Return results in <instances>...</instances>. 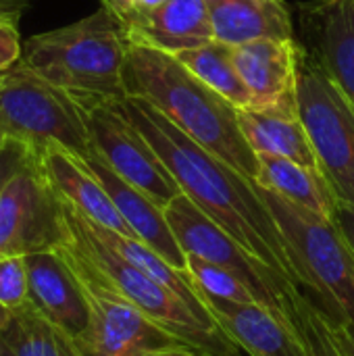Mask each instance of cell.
Here are the masks:
<instances>
[{"mask_svg":"<svg viewBox=\"0 0 354 356\" xmlns=\"http://www.w3.org/2000/svg\"><path fill=\"white\" fill-rule=\"evenodd\" d=\"M117 104L159 152L182 192L246 250L296 284L277 223L257 181L196 144L148 102L121 98Z\"/></svg>","mask_w":354,"mask_h":356,"instance_id":"6da1fadb","label":"cell"},{"mask_svg":"<svg viewBox=\"0 0 354 356\" xmlns=\"http://www.w3.org/2000/svg\"><path fill=\"white\" fill-rule=\"evenodd\" d=\"M123 90L154 106L196 144L238 169L248 179L259 175V154L246 142L238 108L190 73L173 54L129 40Z\"/></svg>","mask_w":354,"mask_h":356,"instance_id":"7a4b0ae2","label":"cell"},{"mask_svg":"<svg viewBox=\"0 0 354 356\" xmlns=\"http://www.w3.org/2000/svg\"><path fill=\"white\" fill-rule=\"evenodd\" d=\"M125 23L100 6L92 15L23 42L21 65L81 100L115 102L125 96Z\"/></svg>","mask_w":354,"mask_h":356,"instance_id":"3957f363","label":"cell"},{"mask_svg":"<svg viewBox=\"0 0 354 356\" xmlns=\"http://www.w3.org/2000/svg\"><path fill=\"white\" fill-rule=\"evenodd\" d=\"M259 192L277 223L298 288L315 296L313 305L332 325L354 323V252L336 219L298 207L263 186Z\"/></svg>","mask_w":354,"mask_h":356,"instance_id":"277c9868","label":"cell"},{"mask_svg":"<svg viewBox=\"0 0 354 356\" xmlns=\"http://www.w3.org/2000/svg\"><path fill=\"white\" fill-rule=\"evenodd\" d=\"M61 211L67 238L98 273L146 317L204 356H240L238 344H234L219 325L200 319L184 298L121 259L88 227L86 219L75 209L61 200Z\"/></svg>","mask_w":354,"mask_h":356,"instance_id":"5b68a950","label":"cell"},{"mask_svg":"<svg viewBox=\"0 0 354 356\" xmlns=\"http://www.w3.org/2000/svg\"><path fill=\"white\" fill-rule=\"evenodd\" d=\"M165 215L186 257H198L207 263L227 269L248 286L261 305L277 313L286 323L303 334V292L296 284L246 250L221 225L207 217L186 194L169 202L165 207Z\"/></svg>","mask_w":354,"mask_h":356,"instance_id":"8992f818","label":"cell"},{"mask_svg":"<svg viewBox=\"0 0 354 356\" xmlns=\"http://www.w3.org/2000/svg\"><path fill=\"white\" fill-rule=\"evenodd\" d=\"M54 250L73 271L88 302L90 321L81 338L75 342L81 356H142L186 344L121 296L77 250L67 234H63Z\"/></svg>","mask_w":354,"mask_h":356,"instance_id":"52a82bcc","label":"cell"},{"mask_svg":"<svg viewBox=\"0 0 354 356\" xmlns=\"http://www.w3.org/2000/svg\"><path fill=\"white\" fill-rule=\"evenodd\" d=\"M0 129L33 152L46 144H61L79 156L92 152L79 100L21 63L0 73Z\"/></svg>","mask_w":354,"mask_h":356,"instance_id":"ba28073f","label":"cell"},{"mask_svg":"<svg viewBox=\"0 0 354 356\" xmlns=\"http://www.w3.org/2000/svg\"><path fill=\"white\" fill-rule=\"evenodd\" d=\"M296 102L338 204L354 207V108L317 58L300 52Z\"/></svg>","mask_w":354,"mask_h":356,"instance_id":"9c48e42d","label":"cell"},{"mask_svg":"<svg viewBox=\"0 0 354 356\" xmlns=\"http://www.w3.org/2000/svg\"><path fill=\"white\" fill-rule=\"evenodd\" d=\"M77 100L86 115L90 154H96L119 177L148 194L163 209L184 194L159 152L125 117L117 100Z\"/></svg>","mask_w":354,"mask_h":356,"instance_id":"30bf717a","label":"cell"},{"mask_svg":"<svg viewBox=\"0 0 354 356\" xmlns=\"http://www.w3.org/2000/svg\"><path fill=\"white\" fill-rule=\"evenodd\" d=\"M65 234L61 200L35 152L0 192V261L54 248Z\"/></svg>","mask_w":354,"mask_h":356,"instance_id":"8fae6325","label":"cell"},{"mask_svg":"<svg viewBox=\"0 0 354 356\" xmlns=\"http://www.w3.org/2000/svg\"><path fill=\"white\" fill-rule=\"evenodd\" d=\"M35 159L48 186L65 204L106 229L136 238L83 156L61 144H46L35 150Z\"/></svg>","mask_w":354,"mask_h":356,"instance_id":"7c38bea8","label":"cell"},{"mask_svg":"<svg viewBox=\"0 0 354 356\" xmlns=\"http://www.w3.org/2000/svg\"><path fill=\"white\" fill-rule=\"evenodd\" d=\"M200 296L225 336L250 356H311L303 334L265 305Z\"/></svg>","mask_w":354,"mask_h":356,"instance_id":"4fadbf2b","label":"cell"},{"mask_svg":"<svg viewBox=\"0 0 354 356\" xmlns=\"http://www.w3.org/2000/svg\"><path fill=\"white\" fill-rule=\"evenodd\" d=\"M300 48L294 40H255L234 46V60L244 79L252 108L296 106Z\"/></svg>","mask_w":354,"mask_h":356,"instance_id":"5bb4252c","label":"cell"},{"mask_svg":"<svg viewBox=\"0 0 354 356\" xmlns=\"http://www.w3.org/2000/svg\"><path fill=\"white\" fill-rule=\"evenodd\" d=\"M25 263L31 307L77 342L88 327L90 311L73 271L54 248L27 254Z\"/></svg>","mask_w":354,"mask_h":356,"instance_id":"9a60e30c","label":"cell"},{"mask_svg":"<svg viewBox=\"0 0 354 356\" xmlns=\"http://www.w3.org/2000/svg\"><path fill=\"white\" fill-rule=\"evenodd\" d=\"M90 169L96 173L104 190L108 192L113 204L117 207L119 215L131 229V234L148 244L152 250H156L169 265L175 269L188 273V257L182 250L169 221L165 215V209L159 207L148 194L119 177L106 163H102L96 154L83 156Z\"/></svg>","mask_w":354,"mask_h":356,"instance_id":"2e32d148","label":"cell"},{"mask_svg":"<svg viewBox=\"0 0 354 356\" xmlns=\"http://www.w3.org/2000/svg\"><path fill=\"white\" fill-rule=\"evenodd\" d=\"M125 27L131 42L167 54L192 50L213 40L207 0H167Z\"/></svg>","mask_w":354,"mask_h":356,"instance_id":"e0dca14e","label":"cell"},{"mask_svg":"<svg viewBox=\"0 0 354 356\" xmlns=\"http://www.w3.org/2000/svg\"><path fill=\"white\" fill-rule=\"evenodd\" d=\"M213 40L242 46L255 40H294L292 17L282 0H207Z\"/></svg>","mask_w":354,"mask_h":356,"instance_id":"ac0fdd59","label":"cell"},{"mask_svg":"<svg viewBox=\"0 0 354 356\" xmlns=\"http://www.w3.org/2000/svg\"><path fill=\"white\" fill-rule=\"evenodd\" d=\"M309 19L315 58L354 108V0H321Z\"/></svg>","mask_w":354,"mask_h":356,"instance_id":"d6986e66","label":"cell"},{"mask_svg":"<svg viewBox=\"0 0 354 356\" xmlns=\"http://www.w3.org/2000/svg\"><path fill=\"white\" fill-rule=\"evenodd\" d=\"M238 121L246 142L257 154L284 156L321 173L317 154L300 119L298 104L269 111H238Z\"/></svg>","mask_w":354,"mask_h":356,"instance_id":"ffe728a7","label":"cell"},{"mask_svg":"<svg viewBox=\"0 0 354 356\" xmlns=\"http://www.w3.org/2000/svg\"><path fill=\"white\" fill-rule=\"evenodd\" d=\"M255 181L298 207L334 219L338 200L319 171L284 156L259 152V175Z\"/></svg>","mask_w":354,"mask_h":356,"instance_id":"44dd1931","label":"cell"},{"mask_svg":"<svg viewBox=\"0 0 354 356\" xmlns=\"http://www.w3.org/2000/svg\"><path fill=\"white\" fill-rule=\"evenodd\" d=\"M173 56L238 111L252 108V96L234 60V46L211 40L198 48L182 50Z\"/></svg>","mask_w":354,"mask_h":356,"instance_id":"7402d4cb","label":"cell"},{"mask_svg":"<svg viewBox=\"0 0 354 356\" xmlns=\"http://www.w3.org/2000/svg\"><path fill=\"white\" fill-rule=\"evenodd\" d=\"M0 338L15 356H81L77 344L38 313L31 302L13 313Z\"/></svg>","mask_w":354,"mask_h":356,"instance_id":"603a6c76","label":"cell"},{"mask_svg":"<svg viewBox=\"0 0 354 356\" xmlns=\"http://www.w3.org/2000/svg\"><path fill=\"white\" fill-rule=\"evenodd\" d=\"M188 275L200 294L232 302H259L240 277L198 257H188Z\"/></svg>","mask_w":354,"mask_h":356,"instance_id":"cb8c5ba5","label":"cell"},{"mask_svg":"<svg viewBox=\"0 0 354 356\" xmlns=\"http://www.w3.org/2000/svg\"><path fill=\"white\" fill-rule=\"evenodd\" d=\"M0 305L10 313L29 305V273L25 257L0 261Z\"/></svg>","mask_w":354,"mask_h":356,"instance_id":"d4e9b609","label":"cell"},{"mask_svg":"<svg viewBox=\"0 0 354 356\" xmlns=\"http://www.w3.org/2000/svg\"><path fill=\"white\" fill-rule=\"evenodd\" d=\"M300 323L303 338L311 350V356H342L332 340L330 321L305 294L300 298Z\"/></svg>","mask_w":354,"mask_h":356,"instance_id":"484cf974","label":"cell"},{"mask_svg":"<svg viewBox=\"0 0 354 356\" xmlns=\"http://www.w3.org/2000/svg\"><path fill=\"white\" fill-rule=\"evenodd\" d=\"M31 156H33V150H29L25 144L15 142V140L4 142V146L0 148V192L31 161Z\"/></svg>","mask_w":354,"mask_h":356,"instance_id":"4316f807","label":"cell"},{"mask_svg":"<svg viewBox=\"0 0 354 356\" xmlns=\"http://www.w3.org/2000/svg\"><path fill=\"white\" fill-rule=\"evenodd\" d=\"M23 54V42L19 33V23L0 19V73L13 69Z\"/></svg>","mask_w":354,"mask_h":356,"instance_id":"83f0119b","label":"cell"},{"mask_svg":"<svg viewBox=\"0 0 354 356\" xmlns=\"http://www.w3.org/2000/svg\"><path fill=\"white\" fill-rule=\"evenodd\" d=\"M167 0H100V6L108 8L111 13H115L125 25H129L131 21L144 17L146 13L159 8L161 4H165Z\"/></svg>","mask_w":354,"mask_h":356,"instance_id":"f1b7e54d","label":"cell"},{"mask_svg":"<svg viewBox=\"0 0 354 356\" xmlns=\"http://www.w3.org/2000/svg\"><path fill=\"white\" fill-rule=\"evenodd\" d=\"M332 340L338 348V353L342 356H354V323L353 321H344L338 325H332Z\"/></svg>","mask_w":354,"mask_h":356,"instance_id":"f546056e","label":"cell"},{"mask_svg":"<svg viewBox=\"0 0 354 356\" xmlns=\"http://www.w3.org/2000/svg\"><path fill=\"white\" fill-rule=\"evenodd\" d=\"M334 219L340 225L342 234L346 236V240H348V244H351V248H353L354 252V207L338 204L336 213H334Z\"/></svg>","mask_w":354,"mask_h":356,"instance_id":"4dcf8cb0","label":"cell"},{"mask_svg":"<svg viewBox=\"0 0 354 356\" xmlns=\"http://www.w3.org/2000/svg\"><path fill=\"white\" fill-rule=\"evenodd\" d=\"M27 6H29V0H0V19L19 23Z\"/></svg>","mask_w":354,"mask_h":356,"instance_id":"1f68e13d","label":"cell"},{"mask_svg":"<svg viewBox=\"0 0 354 356\" xmlns=\"http://www.w3.org/2000/svg\"><path fill=\"white\" fill-rule=\"evenodd\" d=\"M142 356H204L200 350L188 346V344H177V346H169V348H161V350H152Z\"/></svg>","mask_w":354,"mask_h":356,"instance_id":"d6a6232c","label":"cell"},{"mask_svg":"<svg viewBox=\"0 0 354 356\" xmlns=\"http://www.w3.org/2000/svg\"><path fill=\"white\" fill-rule=\"evenodd\" d=\"M10 317H13V313H10L8 309H4V307L0 305V334H2V330H4V327L8 325Z\"/></svg>","mask_w":354,"mask_h":356,"instance_id":"836d02e7","label":"cell"},{"mask_svg":"<svg viewBox=\"0 0 354 356\" xmlns=\"http://www.w3.org/2000/svg\"><path fill=\"white\" fill-rule=\"evenodd\" d=\"M0 356H15V353L8 348V344L0 338Z\"/></svg>","mask_w":354,"mask_h":356,"instance_id":"e575fe53","label":"cell"},{"mask_svg":"<svg viewBox=\"0 0 354 356\" xmlns=\"http://www.w3.org/2000/svg\"><path fill=\"white\" fill-rule=\"evenodd\" d=\"M6 140H8V138H6V136H4V131L0 129V148L4 146V142H6Z\"/></svg>","mask_w":354,"mask_h":356,"instance_id":"d590c367","label":"cell"}]
</instances>
